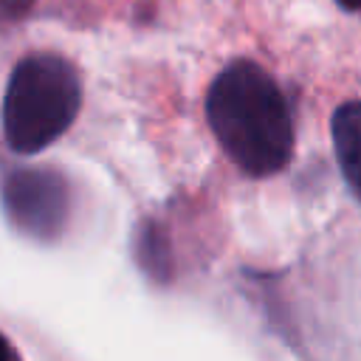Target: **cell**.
<instances>
[{
	"label": "cell",
	"instance_id": "obj_3",
	"mask_svg": "<svg viewBox=\"0 0 361 361\" xmlns=\"http://www.w3.org/2000/svg\"><path fill=\"white\" fill-rule=\"evenodd\" d=\"M3 200L11 223L39 240H51L68 220V183L54 169H11Z\"/></svg>",
	"mask_w": 361,
	"mask_h": 361
},
{
	"label": "cell",
	"instance_id": "obj_6",
	"mask_svg": "<svg viewBox=\"0 0 361 361\" xmlns=\"http://www.w3.org/2000/svg\"><path fill=\"white\" fill-rule=\"evenodd\" d=\"M31 3H34V0H3V11H6V17L11 20V17L23 14V11H25Z\"/></svg>",
	"mask_w": 361,
	"mask_h": 361
},
{
	"label": "cell",
	"instance_id": "obj_7",
	"mask_svg": "<svg viewBox=\"0 0 361 361\" xmlns=\"http://www.w3.org/2000/svg\"><path fill=\"white\" fill-rule=\"evenodd\" d=\"M338 6L347 8V11H358L361 8V0H338Z\"/></svg>",
	"mask_w": 361,
	"mask_h": 361
},
{
	"label": "cell",
	"instance_id": "obj_5",
	"mask_svg": "<svg viewBox=\"0 0 361 361\" xmlns=\"http://www.w3.org/2000/svg\"><path fill=\"white\" fill-rule=\"evenodd\" d=\"M138 254H141V262L152 271V274H164L166 271V240H164V231L155 226V223H147L144 231H141V240H138Z\"/></svg>",
	"mask_w": 361,
	"mask_h": 361
},
{
	"label": "cell",
	"instance_id": "obj_4",
	"mask_svg": "<svg viewBox=\"0 0 361 361\" xmlns=\"http://www.w3.org/2000/svg\"><path fill=\"white\" fill-rule=\"evenodd\" d=\"M333 147L350 192L361 200V102H344L330 121Z\"/></svg>",
	"mask_w": 361,
	"mask_h": 361
},
{
	"label": "cell",
	"instance_id": "obj_1",
	"mask_svg": "<svg viewBox=\"0 0 361 361\" xmlns=\"http://www.w3.org/2000/svg\"><path fill=\"white\" fill-rule=\"evenodd\" d=\"M206 118L223 152L248 175L279 172L293 152L285 93L251 59L228 62L206 93Z\"/></svg>",
	"mask_w": 361,
	"mask_h": 361
},
{
	"label": "cell",
	"instance_id": "obj_2",
	"mask_svg": "<svg viewBox=\"0 0 361 361\" xmlns=\"http://www.w3.org/2000/svg\"><path fill=\"white\" fill-rule=\"evenodd\" d=\"M82 82L59 54L23 56L6 85L3 135L11 152L34 155L54 144L76 118Z\"/></svg>",
	"mask_w": 361,
	"mask_h": 361
}]
</instances>
